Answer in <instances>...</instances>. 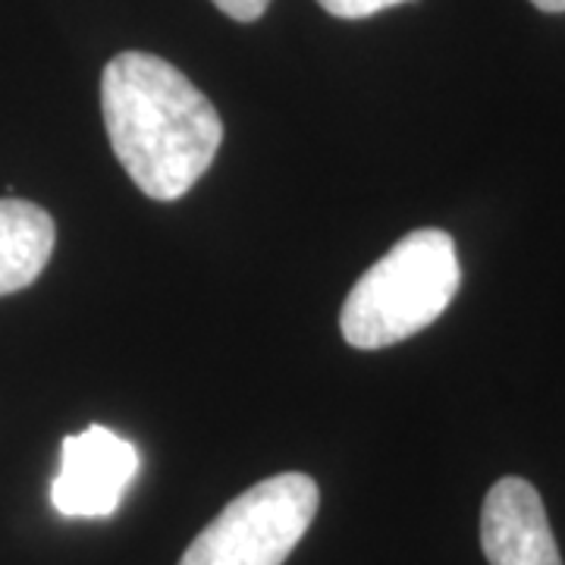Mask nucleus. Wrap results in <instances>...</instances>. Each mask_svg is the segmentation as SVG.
<instances>
[{"label":"nucleus","mask_w":565,"mask_h":565,"mask_svg":"<svg viewBox=\"0 0 565 565\" xmlns=\"http://www.w3.org/2000/svg\"><path fill=\"white\" fill-rule=\"evenodd\" d=\"M139 475V449L92 424L61 446V475L51 484V503L63 519H107L117 512L126 487Z\"/></svg>","instance_id":"obj_4"},{"label":"nucleus","mask_w":565,"mask_h":565,"mask_svg":"<svg viewBox=\"0 0 565 565\" xmlns=\"http://www.w3.org/2000/svg\"><path fill=\"white\" fill-rule=\"evenodd\" d=\"M214 3H217L221 13H226L230 20L236 22L262 20L264 10L270 7V0H214Z\"/></svg>","instance_id":"obj_8"},{"label":"nucleus","mask_w":565,"mask_h":565,"mask_svg":"<svg viewBox=\"0 0 565 565\" xmlns=\"http://www.w3.org/2000/svg\"><path fill=\"white\" fill-rule=\"evenodd\" d=\"M318 3L337 20H367L374 13H384L390 7H399L408 0H318Z\"/></svg>","instance_id":"obj_7"},{"label":"nucleus","mask_w":565,"mask_h":565,"mask_svg":"<svg viewBox=\"0 0 565 565\" xmlns=\"http://www.w3.org/2000/svg\"><path fill=\"white\" fill-rule=\"evenodd\" d=\"M462 286V264L444 230H415L367 267L345 296L340 330L355 349H386L437 321Z\"/></svg>","instance_id":"obj_2"},{"label":"nucleus","mask_w":565,"mask_h":565,"mask_svg":"<svg viewBox=\"0 0 565 565\" xmlns=\"http://www.w3.org/2000/svg\"><path fill=\"white\" fill-rule=\"evenodd\" d=\"M54 217L32 202L0 199V296L20 292L39 280L54 255Z\"/></svg>","instance_id":"obj_6"},{"label":"nucleus","mask_w":565,"mask_h":565,"mask_svg":"<svg viewBox=\"0 0 565 565\" xmlns=\"http://www.w3.org/2000/svg\"><path fill=\"white\" fill-rule=\"evenodd\" d=\"M321 505L318 484L302 471L248 487L182 553L180 565H282Z\"/></svg>","instance_id":"obj_3"},{"label":"nucleus","mask_w":565,"mask_h":565,"mask_svg":"<svg viewBox=\"0 0 565 565\" xmlns=\"http://www.w3.org/2000/svg\"><path fill=\"white\" fill-rule=\"evenodd\" d=\"M102 110L117 161L154 202L182 199L221 151L214 104L154 54L126 51L104 66Z\"/></svg>","instance_id":"obj_1"},{"label":"nucleus","mask_w":565,"mask_h":565,"mask_svg":"<svg viewBox=\"0 0 565 565\" xmlns=\"http://www.w3.org/2000/svg\"><path fill=\"white\" fill-rule=\"evenodd\" d=\"M544 13H565V0H531Z\"/></svg>","instance_id":"obj_9"},{"label":"nucleus","mask_w":565,"mask_h":565,"mask_svg":"<svg viewBox=\"0 0 565 565\" xmlns=\"http://www.w3.org/2000/svg\"><path fill=\"white\" fill-rule=\"evenodd\" d=\"M481 550L490 565H563L544 500L525 478H500L487 490Z\"/></svg>","instance_id":"obj_5"}]
</instances>
